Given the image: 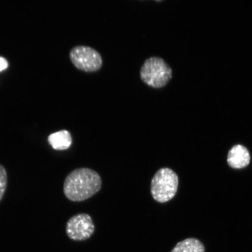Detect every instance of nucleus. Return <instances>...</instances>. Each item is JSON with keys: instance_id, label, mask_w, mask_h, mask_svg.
I'll list each match as a JSON object with an SVG mask.
<instances>
[{"instance_id": "f257e3e1", "label": "nucleus", "mask_w": 252, "mask_h": 252, "mask_svg": "<svg viewBox=\"0 0 252 252\" xmlns=\"http://www.w3.org/2000/svg\"><path fill=\"white\" fill-rule=\"evenodd\" d=\"M100 176L94 170L82 168L74 170L67 176L63 191L72 201H82L89 198L101 188Z\"/></svg>"}, {"instance_id": "f03ea898", "label": "nucleus", "mask_w": 252, "mask_h": 252, "mask_svg": "<svg viewBox=\"0 0 252 252\" xmlns=\"http://www.w3.org/2000/svg\"><path fill=\"white\" fill-rule=\"evenodd\" d=\"M178 176L171 169H160L151 183V193L154 200L164 203L172 199L178 190Z\"/></svg>"}, {"instance_id": "7ed1b4c3", "label": "nucleus", "mask_w": 252, "mask_h": 252, "mask_svg": "<svg viewBox=\"0 0 252 252\" xmlns=\"http://www.w3.org/2000/svg\"><path fill=\"white\" fill-rule=\"evenodd\" d=\"M140 77L148 86L160 88L165 87L171 80L172 71L162 59L152 57L147 59L142 66Z\"/></svg>"}, {"instance_id": "20e7f679", "label": "nucleus", "mask_w": 252, "mask_h": 252, "mask_svg": "<svg viewBox=\"0 0 252 252\" xmlns=\"http://www.w3.org/2000/svg\"><path fill=\"white\" fill-rule=\"evenodd\" d=\"M70 59L79 70L86 72L99 70L102 66L101 56L96 50L88 46H77L71 50Z\"/></svg>"}, {"instance_id": "39448f33", "label": "nucleus", "mask_w": 252, "mask_h": 252, "mask_svg": "<svg viewBox=\"0 0 252 252\" xmlns=\"http://www.w3.org/2000/svg\"><path fill=\"white\" fill-rule=\"evenodd\" d=\"M94 231L92 218L87 214H78L69 219L65 232L68 237L74 241H84L91 238Z\"/></svg>"}, {"instance_id": "423d86ee", "label": "nucleus", "mask_w": 252, "mask_h": 252, "mask_svg": "<svg viewBox=\"0 0 252 252\" xmlns=\"http://www.w3.org/2000/svg\"><path fill=\"white\" fill-rule=\"evenodd\" d=\"M251 156L250 152L242 145H236L229 151L227 161L233 168L241 169L250 164Z\"/></svg>"}, {"instance_id": "0eeeda50", "label": "nucleus", "mask_w": 252, "mask_h": 252, "mask_svg": "<svg viewBox=\"0 0 252 252\" xmlns=\"http://www.w3.org/2000/svg\"><path fill=\"white\" fill-rule=\"evenodd\" d=\"M48 142L53 149L65 150L69 149L72 144L71 135L67 130H61L51 134L48 137Z\"/></svg>"}, {"instance_id": "6e6552de", "label": "nucleus", "mask_w": 252, "mask_h": 252, "mask_svg": "<svg viewBox=\"0 0 252 252\" xmlns=\"http://www.w3.org/2000/svg\"><path fill=\"white\" fill-rule=\"evenodd\" d=\"M171 252H205V248L198 239L189 238L178 242Z\"/></svg>"}, {"instance_id": "1a4fd4ad", "label": "nucleus", "mask_w": 252, "mask_h": 252, "mask_svg": "<svg viewBox=\"0 0 252 252\" xmlns=\"http://www.w3.org/2000/svg\"><path fill=\"white\" fill-rule=\"evenodd\" d=\"M7 173L4 167L0 164V201L2 199L7 189Z\"/></svg>"}, {"instance_id": "9d476101", "label": "nucleus", "mask_w": 252, "mask_h": 252, "mask_svg": "<svg viewBox=\"0 0 252 252\" xmlns=\"http://www.w3.org/2000/svg\"><path fill=\"white\" fill-rule=\"evenodd\" d=\"M8 63L6 59L0 57V71L5 70L8 67Z\"/></svg>"}]
</instances>
